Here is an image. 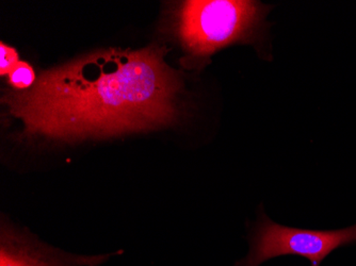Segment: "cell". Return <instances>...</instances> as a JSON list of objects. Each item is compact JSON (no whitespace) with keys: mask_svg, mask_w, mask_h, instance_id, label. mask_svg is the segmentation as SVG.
<instances>
[{"mask_svg":"<svg viewBox=\"0 0 356 266\" xmlns=\"http://www.w3.org/2000/svg\"><path fill=\"white\" fill-rule=\"evenodd\" d=\"M157 44L99 49L43 72L28 91L6 92L24 137L77 142L151 131L181 116V75Z\"/></svg>","mask_w":356,"mask_h":266,"instance_id":"cell-1","label":"cell"},{"mask_svg":"<svg viewBox=\"0 0 356 266\" xmlns=\"http://www.w3.org/2000/svg\"><path fill=\"white\" fill-rule=\"evenodd\" d=\"M267 7L245 0H189L174 11L173 30L187 61L202 63L226 46L253 41Z\"/></svg>","mask_w":356,"mask_h":266,"instance_id":"cell-2","label":"cell"},{"mask_svg":"<svg viewBox=\"0 0 356 266\" xmlns=\"http://www.w3.org/2000/svg\"><path fill=\"white\" fill-rule=\"evenodd\" d=\"M356 243V225L339 230H307L286 227L263 215L251 239L249 255L237 266H259L280 256L296 255L306 258L312 266L321 262L337 248Z\"/></svg>","mask_w":356,"mask_h":266,"instance_id":"cell-3","label":"cell"},{"mask_svg":"<svg viewBox=\"0 0 356 266\" xmlns=\"http://www.w3.org/2000/svg\"><path fill=\"white\" fill-rule=\"evenodd\" d=\"M103 257L76 258L60 253L40 243L31 235L3 226L0 243V266H83L94 265Z\"/></svg>","mask_w":356,"mask_h":266,"instance_id":"cell-4","label":"cell"},{"mask_svg":"<svg viewBox=\"0 0 356 266\" xmlns=\"http://www.w3.org/2000/svg\"><path fill=\"white\" fill-rule=\"evenodd\" d=\"M37 82L35 72L27 62H19L8 75V83L14 91H28Z\"/></svg>","mask_w":356,"mask_h":266,"instance_id":"cell-5","label":"cell"},{"mask_svg":"<svg viewBox=\"0 0 356 266\" xmlns=\"http://www.w3.org/2000/svg\"><path fill=\"white\" fill-rule=\"evenodd\" d=\"M19 62V53L15 48L0 44V75L8 76Z\"/></svg>","mask_w":356,"mask_h":266,"instance_id":"cell-6","label":"cell"}]
</instances>
